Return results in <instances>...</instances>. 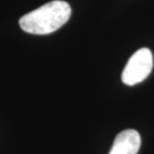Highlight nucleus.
<instances>
[{"label":"nucleus","mask_w":154,"mask_h":154,"mask_svg":"<svg viewBox=\"0 0 154 154\" xmlns=\"http://www.w3.org/2000/svg\"><path fill=\"white\" fill-rule=\"evenodd\" d=\"M152 68V52L148 48H140L129 58L122 72V81L126 85L133 86L146 79Z\"/></svg>","instance_id":"obj_2"},{"label":"nucleus","mask_w":154,"mask_h":154,"mask_svg":"<svg viewBox=\"0 0 154 154\" xmlns=\"http://www.w3.org/2000/svg\"><path fill=\"white\" fill-rule=\"evenodd\" d=\"M71 16V7L62 0H53L37 9L24 14L19 25L24 32L35 35H45L56 31Z\"/></svg>","instance_id":"obj_1"},{"label":"nucleus","mask_w":154,"mask_h":154,"mask_svg":"<svg viewBox=\"0 0 154 154\" xmlns=\"http://www.w3.org/2000/svg\"><path fill=\"white\" fill-rule=\"evenodd\" d=\"M140 144V134L134 129H126L117 134L109 154H137Z\"/></svg>","instance_id":"obj_3"}]
</instances>
